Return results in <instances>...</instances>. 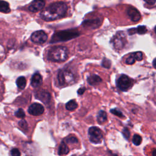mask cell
I'll return each instance as SVG.
<instances>
[{
  "instance_id": "1",
  "label": "cell",
  "mask_w": 156,
  "mask_h": 156,
  "mask_svg": "<svg viewBox=\"0 0 156 156\" xmlns=\"http://www.w3.org/2000/svg\"><path fill=\"white\" fill-rule=\"evenodd\" d=\"M68 6L64 2L51 4L40 13V17L44 21H51L62 18L66 13Z\"/></svg>"
},
{
  "instance_id": "2",
  "label": "cell",
  "mask_w": 156,
  "mask_h": 156,
  "mask_svg": "<svg viewBox=\"0 0 156 156\" xmlns=\"http://www.w3.org/2000/svg\"><path fill=\"white\" fill-rule=\"evenodd\" d=\"M68 56V49L63 46H55L51 48L47 54L48 59L53 62H65L67 59Z\"/></svg>"
},
{
  "instance_id": "3",
  "label": "cell",
  "mask_w": 156,
  "mask_h": 156,
  "mask_svg": "<svg viewBox=\"0 0 156 156\" xmlns=\"http://www.w3.org/2000/svg\"><path fill=\"white\" fill-rule=\"evenodd\" d=\"M79 35V33L77 30H74L73 29L65 30L58 31L55 33L51 40V43H56L58 41H65L69 40H71L74 38Z\"/></svg>"
},
{
  "instance_id": "4",
  "label": "cell",
  "mask_w": 156,
  "mask_h": 156,
  "mask_svg": "<svg viewBox=\"0 0 156 156\" xmlns=\"http://www.w3.org/2000/svg\"><path fill=\"white\" fill-rule=\"evenodd\" d=\"M57 79L60 86H67L74 82L75 77L69 69L63 68L59 70Z\"/></svg>"
},
{
  "instance_id": "5",
  "label": "cell",
  "mask_w": 156,
  "mask_h": 156,
  "mask_svg": "<svg viewBox=\"0 0 156 156\" xmlns=\"http://www.w3.org/2000/svg\"><path fill=\"white\" fill-rule=\"evenodd\" d=\"M112 46L116 50L122 49L127 43L126 34L122 31H119L112 37L110 41Z\"/></svg>"
},
{
  "instance_id": "6",
  "label": "cell",
  "mask_w": 156,
  "mask_h": 156,
  "mask_svg": "<svg viewBox=\"0 0 156 156\" xmlns=\"http://www.w3.org/2000/svg\"><path fill=\"white\" fill-rule=\"evenodd\" d=\"M88 137L90 141L94 144H99L103 139V134L101 130L95 126L91 127L88 129Z\"/></svg>"
},
{
  "instance_id": "7",
  "label": "cell",
  "mask_w": 156,
  "mask_h": 156,
  "mask_svg": "<svg viewBox=\"0 0 156 156\" xmlns=\"http://www.w3.org/2000/svg\"><path fill=\"white\" fill-rule=\"evenodd\" d=\"M133 85L132 80L127 76L122 74L117 80L116 85L118 88L122 91H126L132 87Z\"/></svg>"
},
{
  "instance_id": "8",
  "label": "cell",
  "mask_w": 156,
  "mask_h": 156,
  "mask_svg": "<svg viewBox=\"0 0 156 156\" xmlns=\"http://www.w3.org/2000/svg\"><path fill=\"white\" fill-rule=\"evenodd\" d=\"M31 40L37 44H42L46 41L48 35L43 30H37L32 33L31 35Z\"/></svg>"
},
{
  "instance_id": "9",
  "label": "cell",
  "mask_w": 156,
  "mask_h": 156,
  "mask_svg": "<svg viewBox=\"0 0 156 156\" xmlns=\"http://www.w3.org/2000/svg\"><path fill=\"white\" fill-rule=\"evenodd\" d=\"M28 112L32 115L39 116L44 112V107L39 103H34L29 106Z\"/></svg>"
},
{
  "instance_id": "10",
  "label": "cell",
  "mask_w": 156,
  "mask_h": 156,
  "mask_svg": "<svg viewBox=\"0 0 156 156\" xmlns=\"http://www.w3.org/2000/svg\"><path fill=\"white\" fill-rule=\"evenodd\" d=\"M127 14L129 18L134 22L138 21L141 18V15L139 11L133 7H130L127 9Z\"/></svg>"
},
{
  "instance_id": "11",
  "label": "cell",
  "mask_w": 156,
  "mask_h": 156,
  "mask_svg": "<svg viewBox=\"0 0 156 156\" xmlns=\"http://www.w3.org/2000/svg\"><path fill=\"white\" fill-rule=\"evenodd\" d=\"M45 5V2L44 1H40V0H36L34 1L29 6V11L35 13L38 12L39 10H41L43 9L44 6Z\"/></svg>"
},
{
  "instance_id": "12",
  "label": "cell",
  "mask_w": 156,
  "mask_h": 156,
  "mask_svg": "<svg viewBox=\"0 0 156 156\" xmlns=\"http://www.w3.org/2000/svg\"><path fill=\"white\" fill-rule=\"evenodd\" d=\"M101 20L100 19H93V20H87L82 23V26L87 28L95 29L98 27L101 24Z\"/></svg>"
},
{
  "instance_id": "13",
  "label": "cell",
  "mask_w": 156,
  "mask_h": 156,
  "mask_svg": "<svg viewBox=\"0 0 156 156\" xmlns=\"http://www.w3.org/2000/svg\"><path fill=\"white\" fill-rule=\"evenodd\" d=\"M35 97L37 99L40 100L41 102H43L44 104H47L51 100V94L50 93L45 90H41L40 91H38L36 94Z\"/></svg>"
},
{
  "instance_id": "14",
  "label": "cell",
  "mask_w": 156,
  "mask_h": 156,
  "mask_svg": "<svg viewBox=\"0 0 156 156\" xmlns=\"http://www.w3.org/2000/svg\"><path fill=\"white\" fill-rule=\"evenodd\" d=\"M43 82V79L41 74L38 73H36L33 74L30 80V84L34 88H37L40 87Z\"/></svg>"
},
{
  "instance_id": "15",
  "label": "cell",
  "mask_w": 156,
  "mask_h": 156,
  "mask_svg": "<svg viewBox=\"0 0 156 156\" xmlns=\"http://www.w3.org/2000/svg\"><path fill=\"white\" fill-rule=\"evenodd\" d=\"M87 81L90 85H96L99 84L100 82H101L102 79L99 76H98L96 74H93L88 77Z\"/></svg>"
},
{
  "instance_id": "16",
  "label": "cell",
  "mask_w": 156,
  "mask_h": 156,
  "mask_svg": "<svg viewBox=\"0 0 156 156\" xmlns=\"http://www.w3.org/2000/svg\"><path fill=\"white\" fill-rule=\"evenodd\" d=\"M107 120V115L104 110H100L97 115V121L99 124H101L105 122Z\"/></svg>"
},
{
  "instance_id": "17",
  "label": "cell",
  "mask_w": 156,
  "mask_h": 156,
  "mask_svg": "<svg viewBox=\"0 0 156 156\" xmlns=\"http://www.w3.org/2000/svg\"><path fill=\"white\" fill-rule=\"evenodd\" d=\"M69 152V150L66 144H65V143L62 141L58 147V154L59 155H62L67 154Z\"/></svg>"
},
{
  "instance_id": "18",
  "label": "cell",
  "mask_w": 156,
  "mask_h": 156,
  "mask_svg": "<svg viewBox=\"0 0 156 156\" xmlns=\"http://www.w3.org/2000/svg\"><path fill=\"white\" fill-rule=\"evenodd\" d=\"M0 12L5 13H7L10 12V9L8 2L4 1H0Z\"/></svg>"
},
{
  "instance_id": "19",
  "label": "cell",
  "mask_w": 156,
  "mask_h": 156,
  "mask_svg": "<svg viewBox=\"0 0 156 156\" xmlns=\"http://www.w3.org/2000/svg\"><path fill=\"white\" fill-rule=\"evenodd\" d=\"M16 83L17 87L20 89H24L26 87V79L24 76H20L18 78H17L16 80Z\"/></svg>"
},
{
  "instance_id": "20",
  "label": "cell",
  "mask_w": 156,
  "mask_h": 156,
  "mask_svg": "<svg viewBox=\"0 0 156 156\" xmlns=\"http://www.w3.org/2000/svg\"><path fill=\"white\" fill-rule=\"evenodd\" d=\"M77 107V104L75 100H70L66 104V108L69 111L74 110Z\"/></svg>"
},
{
  "instance_id": "21",
  "label": "cell",
  "mask_w": 156,
  "mask_h": 156,
  "mask_svg": "<svg viewBox=\"0 0 156 156\" xmlns=\"http://www.w3.org/2000/svg\"><path fill=\"white\" fill-rule=\"evenodd\" d=\"M142 141V138L140 135L135 134L132 138V142L135 146H139Z\"/></svg>"
},
{
  "instance_id": "22",
  "label": "cell",
  "mask_w": 156,
  "mask_h": 156,
  "mask_svg": "<svg viewBox=\"0 0 156 156\" xmlns=\"http://www.w3.org/2000/svg\"><path fill=\"white\" fill-rule=\"evenodd\" d=\"M147 32V28L145 26H139L137 28H136V32L141 35L144 34Z\"/></svg>"
},
{
  "instance_id": "23",
  "label": "cell",
  "mask_w": 156,
  "mask_h": 156,
  "mask_svg": "<svg viewBox=\"0 0 156 156\" xmlns=\"http://www.w3.org/2000/svg\"><path fill=\"white\" fill-rule=\"evenodd\" d=\"M110 112L112 113H113V115H116V116H118V117L119 118H124V116L123 115L122 112H121L119 110H118V108H113V109H111L110 110Z\"/></svg>"
},
{
  "instance_id": "24",
  "label": "cell",
  "mask_w": 156,
  "mask_h": 156,
  "mask_svg": "<svg viewBox=\"0 0 156 156\" xmlns=\"http://www.w3.org/2000/svg\"><path fill=\"white\" fill-rule=\"evenodd\" d=\"M132 54L135 60H136L138 61H140L143 59V53L140 51L133 52Z\"/></svg>"
},
{
  "instance_id": "25",
  "label": "cell",
  "mask_w": 156,
  "mask_h": 156,
  "mask_svg": "<svg viewBox=\"0 0 156 156\" xmlns=\"http://www.w3.org/2000/svg\"><path fill=\"white\" fill-rule=\"evenodd\" d=\"M15 115L16 117L17 118H23L25 117V113L24 112V110L22 108H19L15 113Z\"/></svg>"
},
{
  "instance_id": "26",
  "label": "cell",
  "mask_w": 156,
  "mask_h": 156,
  "mask_svg": "<svg viewBox=\"0 0 156 156\" xmlns=\"http://www.w3.org/2000/svg\"><path fill=\"white\" fill-rule=\"evenodd\" d=\"M102 66L105 68H110L111 66V61L108 58H104L102 62Z\"/></svg>"
},
{
  "instance_id": "27",
  "label": "cell",
  "mask_w": 156,
  "mask_h": 156,
  "mask_svg": "<svg viewBox=\"0 0 156 156\" xmlns=\"http://www.w3.org/2000/svg\"><path fill=\"white\" fill-rule=\"evenodd\" d=\"M66 141L67 143L74 144L78 142V140L75 136H69L66 138Z\"/></svg>"
},
{
  "instance_id": "28",
  "label": "cell",
  "mask_w": 156,
  "mask_h": 156,
  "mask_svg": "<svg viewBox=\"0 0 156 156\" xmlns=\"http://www.w3.org/2000/svg\"><path fill=\"white\" fill-rule=\"evenodd\" d=\"M135 60L132 54L127 58V59L126 60V63L128 65H132L135 63Z\"/></svg>"
},
{
  "instance_id": "29",
  "label": "cell",
  "mask_w": 156,
  "mask_h": 156,
  "mask_svg": "<svg viewBox=\"0 0 156 156\" xmlns=\"http://www.w3.org/2000/svg\"><path fill=\"white\" fill-rule=\"evenodd\" d=\"M18 124H19V126H20L22 129H23L24 130H27L28 126H27V122H26L25 120L22 119V120L20 121L19 122H18Z\"/></svg>"
},
{
  "instance_id": "30",
  "label": "cell",
  "mask_w": 156,
  "mask_h": 156,
  "mask_svg": "<svg viewBox=\"0 0 156 156\" xmlns=\"http://www.w3.org/2000/svg\"><path fill=\"white\" fill-rule=\"evenodd\" d=\"M10 154L12 156H21L20 151L17 148H13L10 151Z\"/></svg>"
},
{
  "instance_id": "31",
  "label": "cell",
  "mask_w": 156,
  "mask_h": 156,
  "mask_svg": "<svg viewBox=\"0 0 156 156\" xmlns=\"http://www.w3.org/2000/svg\"><path fill=\"white\" fill-rule=\"evenodd\" d=\"M122 133L123 136L126 139H128L129 138V136H130V131H129V130L127 128H126V127L124 128V129L122 130Z\"/></svg>"
},
{
  "instance_id": "32",
  "label": "cell",
  "mask_w": 156,
  "mask_h": 156,
  "mask_svg": "<svg viewBox=\"0 0 156 156\" xmlns=\"http://www.w3.org/2000/svg\"><path fill=\"white\" fill-rule=\"evenodd\" d=\"M85 91V87H82V88H80L78 90L77 93H78L79 94H82L84 93Z\"/></svg>"
},
{
  "instance_id": "33",
  "label": "cell",
  "mask_w": 156,
  "mask_h": 156,
  "mask_svg": "<svg viewBox=\"0 0 156 156\" xmlns=\"http://www.w3.org/2000/svg\"><path fill=\"white\" fill-rule=\"evenodd\" d=\"M136 32V29H130L128 30V33L129 35H133Z\"/></svg>"
},
{
  "instance_id": "34",
  "label": "cell",
  "mask_w": 156,
  "mask_h": 156,
  "mask_svg": "<svg viewBox=\"0 0 156 156\" xmlns=\"http://www.w3.org/2000/svg\"><path fill=\"white\" fill-rule=\"evenodd\" d=\"M145 2L147 3V4H149L150 5H152V4H154L155 3V1H145Z\"/></svg>"
},
{
  "instance_id": "35",
  "label": "cell",
  "mask_w": 156,
  "mask_h": 156,
  "mask_svg": "<svg viewBox=\"0 0 156 156\" xmlns=\"http://www.w3.org/2000/svg\"><path fill=\"white\" fill-rule=\"evenodd\" d=\"M155 59H154L153 60V65H154V67L155 68Z\"/></svg>"
}]
</instances>
